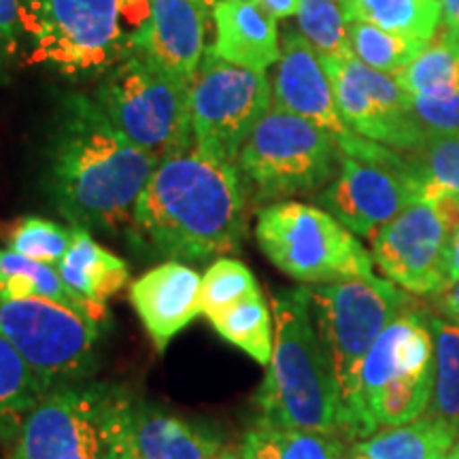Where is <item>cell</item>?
<instances>
[{
  "label": "cell",
  "instance_id": "cell-1",
  "mask_svg": "<svg viewBox=\"0 0 459 459\" xmlns=\"http://www.w3.org/2000/svg\"><path fill=\"white\" fill-rule=\"evenodd\" d=\"M160 160L130 143L83 94L62 100L48 153V189L73 226L119 232L134 220Z\"/></svg>",
  "mask_w": 459,
  "mask_h": 459
},
{
  "label": "cell",
  "instance_id": "cell-2",
  "mask_svg": "<svg viewBox=\"0 0 459 459\" xmlns=\"http://www.w3.org/2000/svg\"><path fill=\"white\" fill-rule=\"evenodd\" d=\"M245 209L247 189L237 164L192 145L156 166L132 226L153 254L206 260L240 249Z\"/></svg>",
  "mask_w": 459,
  "mask_h": 459
},
{
  "label": "cell",
  "instance_id": "cell-3",
  "mask_svg": "<svg viewBox=\"0 0 459 459\" xmlns=\"http://www.w3.org/2000/svg\"><path fill=\"white\" fill-rule=\"evenodd\" d=\"M274 347L254 406L257 426L349 438V417L315 328L308 287L273 296Z\"/></svg>",
  "mask_w": 459,
  "mask_h": 459
},
{
  "label": "cell",
  "instance_id": "cell-4",
  "mask_svg": "<svg viewBox=\"0 0 459 459\" xmlns=\"http://www.w3.org/2000/svg\"><path fill=\"white\" fill-rule=\"evenodd\" d=\"M152 0H22L30 65L65 74L108 73L141 54Z\"/></svg>",
  "mask_w": 459,
  "mask_h": 459
},
{
  "label": "cell",
  "instance_id": "cell-5",
  "mask_svg": "<svg viewBox=\"0 0 459 459\" xmlns=\"http://www.w3.org/2000/svg\"><path fill=\"white\" fill-rule=\"evenodd\" d=\"M136 404L113 383L51 389L26 417L11 459H130Z\"/></svg>",
  "mask_w": 459,
  "mask_h": 459
},
{
  "label": "cell",
  "instance_id": "cell-6",
  "mask_svg": "<svg viewBox=\"0 0 459 459\" xmlns=\"http://www.w3.org/2000/svg\"><path fill=\"white\" fill-rule=\"evenodd\" d=\"M308 300L347 409L349 440L359 443L377 429L361 404V366L381 332L412 304L409 291L372 274L308 287Z\"/></svg>",
  "mask_w": 459,
  "mask_h": 459
},
{
  "label": "cell",
  "instance_id": "cell-7",
  "mask_svg": "<svg viewBox=\"0 0 459 459\" xmlns=\"http://www.w3.org/2000/svg\"><path fill=\"white\" fill-rule=\"evenodd\" d=\"M255 240L281 273L304 285L372 277V255L321 206L283 200L257 213Z\"/></svg>",
  "mask_w": 459,
  "mask_h": 459
},
{
  "label": "cell",
  "instance_id": "cell-8",
  "mask_svg": "<svg viewBox=\"0 0 459 459\" xmlns=\"http://www.w3.org/2000/svg\"><path fill=\"white\" fill-rule=\"evenodd\" d=\"M94 100L130 143L162 160L194 145L189 88L134 54L107 73Z\"/></svg>",
  "mask_w": 459,
  "mask_h": 459
},
{
  "label": "cell",
  "instance_id": "cell-9",
  "mask_svg": "<svg viewBox=\"0 0 459 459\" xmlns=\"http://www.w3.org/2000/svg\"><path fill=\"white\" fill-rule=\"evenodd\" d=\"M338 162L341 147L328 130L273 107L240 147L237 169L257 198L281 200L328 186Z\"/></svg>",
  "mask_w": 459,
  "mask_h": 459
},
{
  "label": "cell",
  "instance_id": "cell-10",
  "mask_svg": "<svg viewBox=\"0 0 459 459\" xmlns=\"http://www.w3.org/2000/svg\"><path fill=\"white\" fill-rule=\"evenodd\" d=\"M102 328L107 325L48 298L0 300V334L45 392L83 383L96 370Z\"/></svg>",
  "mask_w": 459,
  "mask_h": 459
},
{
  "label": "cell",
  "instance_id": "cell-11",
  "mask_svg": "<svg viewBox=\"0 0 459 459\" xmlns=\"http://www.w3.org/2000/svg\"><path fill=\"white\" fill-rule=\"evenodd\" d=\"M338 147L341 169L319 194L321 209L355 237L372 240L385 223L421 198V179L412 160L355 132L338 141Z\"/></svg>",
  "mask_w": 459,
  "mask_h": 459
},
{
  "label": "cell",
  "instance_id": "cell-12",
  "mask_svg": "<svg viewBox=\"0 0 459 459\" xmlns=\"http://www.w3.org/2000/svg\"><path fill=\"white\" fill-rule=\"evenodd\" d=\"M273 108L266 71L230 65L206 49L189 85L194 145L237 164L240 147Z\"/></svg>",
  "mask_w": 459,
  "mask_h": 459
},
{
  "label": "cell",
  "instance_id": "cell-13",
  "mask_svg": "<svg viewBox=\"0 0 459 459\" xmlns=\"http://www.w3.org/2000/svg\"><path fill=\"white\" fill-rule=\"evenodd\" d=\"M459 226V196L419 198L372 237V262L404 291L436 296L446 285V255Z\"/></svg>",
  "mask_w": 459,
  "mask_h": 459
},
{
  "label": "cell",
  "instance_id": "cell-14",
  "mask_svg": "<svg viewBox=\"0 0 459 459\" xmlns=\"http://www.w3.org/2000/svg\"><path fill=\"white\" fill-rule=\"evenodd\" d=\"M338 113L347 128L395 152H417L429 132L419 122L411 94L394 74L366 66L353 54L321 56Z\"/></svg>",
  "mask_w": 459,
  "mask_h": 459
},
{
  "label": "cell",
  "instance_id": "cell-15",
  "mask_svg": "<svg viewBox=\"0 0 459 459\" xmlns=\"http://www.w3.org/2000/svg\"><path fill=\"white\" fill-rule=\"evenodd\" d=\"M273 107L328 130L336 141L353 134L338 113L334 90L321 56L302 32L285 34L273 83Z\"/></svg>",
  "mask_w": 459,
  "mask_h": 459
},
{
  "label": "cell",
  "instance_id": "cell-16",
  "mask_svg": "<svg viewBox=\"0 0 459 459\" xmlns=\"http://www.w3.org/2000/svg\"><path fill=\"white\" fill-rule=\"evenodd\" d=\"M200 287L203 277L181 262L160 264L130 285L132 307L160 353H164L172 338L203 315Z\"/></svg>",
  "mask_w": 459,
  "mask_h": 459
},
{
  "label": "cell",
  "instance_id": "cell-17",
  "mask_svg": "<svg viewBox=\"0 0 459 459\" xmlns=\"http://www.w3.org/2000/svg\"><path fill=\"white\" fill-rule=\"evenodd\" d=\"M206 13L198 0H152L141 56L189 88L206 51Z\"/></svg>",
  "mask_w": 459,
  "mask_h": 459
},
{
  "label": "cell",
  "instance_id": "cell-18",
  "mask_svg": "<svg viewBox=\"0 0 459 459\" xmlns=\"http://www.w3.org/2000/svg\"><path fill=\"white\" fill-rule=\"evenodd\" d=\"M215 43L211 51L230 65L268 71L281 57L277 20L251 0H220L213 11Z\"/></svg>",
  "mask_w": 459,
  "mask_h": 459
},
{
  "label": "cell",
  "instance_id": "cell-19",
  "mask_svg": "<svg viewBox=\"0 0 459 459\" xmlns=\"http://www.w3.org/2000/svg\"><path fill=\"white\" fill-rule=\"evenodd\" d=\"M56 268L71 294L77 296L100 324L107 325V300L119 294L128 283V264L96 243L90 230L73 226L71 247Z\"/></svg>",
  "mask_w": 459,
  "mask_h": 459
},
{
  "label": "cell",
  "instance_id": "cell-20",
  "mask_svg": "<svg viewBox=\"0 0 459 459\" xmlns=\"http://www.w3.org/2000/svg\"><path fill=\"white\" fill-rule=\"evenodd\" d=\"M226 449L221 434L152 404H136L132 423L134 459H213Z\"/></svg>",
  "mask_w": 459,
  "mask_h": 459
},
{
  "label": "cell",
  "instance_id": "cell-21",
  "mask_svg": "<svg viewBox=\"0 0 459 459\" xmlns=\"http://www.w3.org/2000/svg\"><path fill=\"white\" fill-rule=\"evenodd\" d=\"M459 438V428L428 411L415 421L392 426L359 440L353 453L364 459H443Z\"/></svg>",
  "mask_w": 459,
  "mask_h": 459
},
{
  "label": "cell",
  "instance_id": "cell-22",
  "mask_svg": "<svg viewBox=\"0 0 459 459\" xmlns=\"http://www.w3.org/2000/svg\"><path fill=\"white\" fill-rule=\"evenodd\" d=\"M344 22H364L402 37L432 41L443 24L438 0H338Z\"/></svg>",
  "mask_w": 459,
  "mask_h": 459
},
{
  "label": "cell",
  "instance_id": "cell-23",
  "mask_svg": "<svg viewBox=\"0 0 459 459\" xmlns=\"http://www.w3.org/2000/svg\"><path fill=\"white\" fill-rule=\"evenodd\" d=\"M45 394L30 366L0 334V443H15L26 417Z\"/></svg>",
  "mask_w": 459,
  "mask_h": 459
},
{
  "label": "cell",
  "instance_id": "cell-24",
  "mask_svg": "<svg viewBox=\"0 0 459 459\" xmlns=\"http://www.w3.org/2000/svg\"><path fill=\"white\" fill-rule=\"evenodd\" d=\"M240 459H344V445L334 434L255 426L238 446Z\"/></svg>",
  "mask_w": 459,
  "mask_h": 459
},
{
  "label": "cell",
  "instance_id": "cell-25",
  "mask_svg": "<svg viewBox=\"0 0 459 459\" xmlns=\"http://www.w3.org/2000/svg\"><path fill=\"white\" fill-rule=\"evenodd\" d=\"M24 298H48L99 321L77 296L71 294L56 266L28 260L9 249H0V300H24Z\"/></svg>",
  "mask_w": 459,
  "mask_h": 459
},
{
  "label": "cell",
  "instance_id": "cell-26",
  "mask_svg": "<svg viewBox=\"0 0 459 459\" xmlns=\"http://www.w3.org/2000/svg\"><path fill=\"white\" fill-rule=\"evenodd\" d=\"M206 319L223 341L245 351L257 364L268 366L274 347V319L262 294L245 298Z\"/></svg>",
  "mask_w": 459,
  "mask_h": 459
},
{
  "label": "cell",
  "instance_id": "cell-27",
  "mask_svg": "<svg viewBox=\"0 0 459 459\" xmlns=\"http://www.w3.org/2000/svg\"><path fill=\"white\" fill-rule=\"evenodd\" d=\"M434 341V398L429 411L459 428V325L428 315Z\"/></svg>",
  "mask_w": 459,
  "mask_h": 459
},
{
  "label": "cell",
  "instance_id": "cell-28",
  "mask_svg": "<svg viewBox=\"0 0 459 459\" xmlns=\"http://www.w3.org/2000/svg\"><path fill=\"white\" fill-rule=\"evenodd\" d=\"M347 39L351 54L359 62L387 74H395L404 66H409L429 43L387 32L383 28L364 24V22H349Z\"/></svg>",
  "mask_w": 459,
  "mask_h": 459
},
{
  "label": "cell",
  "instance_id": "cell-29",
  "mask_svg": "<svg viewBox=\"0 0 459 459\" xmlns=\"http://www.w3.org/2000/svg\"><path fill=\"white\" fill-rule=\"evenodd\" d=\"M0 240L17 255L57 266L71 247L73 228L37 215H26L0 230Z\"/></svg>",
  "mask_w": 459,
  "mask_h": 459
},
{
  "label": "cell",
  "instance_id": "cell-30",
  "mask_svg": "<svg viewBox=\"0 0 459 459\" xmlns=\"http://www.w3.org/2000/svg\"><path fill=\"white\" fill-rule=\"evenodd\" d=\"M411 160L421 179V198L459 196V134H429Z\"/></svg>",
  "mask_w": 459,
  "mask_h": 459
},
{
  "label": "cell",
  "instance_id": "cell-31",
  "mask_svg": "<svg viewBox=\"0 0 459 459\" xmlns=\"http://www.w3.org/2000/svg\"><path fill=\"white\" fill-rule=\"evenodd\" d=\"M394 77L411 96L451 88L459 83V57L453 54L445 34L436 32L426 49Z\"/></svg>",
  "mask_w": 459,
  "mask_h": 459
},
{
  "label": "cell",
  "instance_id": "cell-32",
  "mask_svg": "<svg viewBox=\"0 0 459 459\" xmlns=\"http://www.w3.org/2000/svg\"><path fill=\"white\" fill-rule=\"evenodd\" d=\"M262 290L257 285L254 273L243 262L232 257H221L211 264L203 277L200 287V308L204 317L226 311L245 298L260 296Z\"/></svg>",
  "mask_w": 459,
  "mask_h": 459
},
{
  "label": "cell",
  "instance_id": "cell-33",
  "mask_svg": "<svg viewBox=\"0 0 459 459\" xmlns=\"http://www.w3.org/2000/svg\"><path fill=\"white\" fill-rule=\"evenodd\" d=\"M298 28L319 56L351 54L338 0H300L298 3Z\"/></svg>",
  "mask_w": 459,
  "mask_h": 459
},
{
  "label": "cell",
  "instance_id": "cell-34",
  "mask_svg": "<svg viewBox=\"0 0 459 459\" xmlns=\"http://www.w3.org/2000/svg\"><path fill=\"white\" fill-rule=\"evenodd\" d=\"M411 99L419 122L429 134H459V83Z\"/></svg>",
  "mask_w": 459,
  "mask_h": 459
},
{
  "label": "cell",
  "instance_id": "cell-35",
  "mask_svg": "<svg viewBox=\"0 0 459 459\" xmlns=\"http://www.w3.org/2000/svg\"><path fill=\"white\" fill-rule=\"evenodd\" d=\"M22 49V0H0V71Z\"/></svg>",
  "mask_w": 459,
  "mask_h": 459
},
{
  "label": "cell",
  "instance_id": "cell-36",
  "mask_svg": "<svg viewBox=\"0 0 459 459\" xmlns=\"http://www.w3.org/2000/svg\"><path fill=\"white\" fill-rule=\"evenodd\" d=\"M432 298H434V304H436V308L440 311V315L459 325V281L457 283L445 285L443 290H440L438 294Z\"/></svg>",
  "mask_w": 459,
  "mask_h": 459
},
{
  "label": "cell",
  "instance_id": "cell-37",
  "mask_svg": "<svg viewBox=\"0 0 459 459\" xmlns=\"http://www.w3.org/2000/svg\"><path fill=\"white\" fill-rule=\"evenodd\" d=\"M251 3L257 4L264 13L273 15L274 20H287L296 15L300 0H251Z\"/></svg>",
  "mask_w": 459,
  "mask_h": 459
},
{
  "label": "cell",
  "instance_id": "cell-38",
  "mask_svg": "<svg viewBox=\"0 0 459 459\" xmlns=\"http://www.w3.org/2000/svg\"><path fill=\"white\" fill-rule=\"evenodd\" d=\"M459 281V226L453 232L449 243V255H446V285Z\"/></svg>",
  "mask_w": 459,
  "mask_h": 459
},
{
  "label": "cell",
  "instance_id": "cell-39",
  "mask_svg": "<svg viewBox=\"0 0 459 459\" xmlns=\"http://www.w3.org/2000/svg\"><path fill=\"white\" fill-rule=\"evenodd\" d=\"M440 9H443V28L459 24V0H440Z\"/></svg>",
  "mask_w": 459,
  "mask_h": 459
},
{
  "label": "cell",
  "instance_id": "cell-40",
  "mask_svg": "<svg viewBox=\"0 0 459 459\" xmlns=\"http://www.w3.org/2000/svg\"><path fill=\"white\" fill-rule=\"evenodd\" d=\"M443 34H445L446 43H449V48L453 49V54L459 57V24L451 26V28H443Z\"/></svg>",
  "mask_w": 459,
  "mask_h": 459
},
{
  "label": "cell",
  "instance_id": "cell-41",
  "mask_svg": "<svg viewBox=\"0 0 459 459\" xmlns=\"http://www.w3.org/2000/svg\"><path fill=\"white\" fill-rule=\"evenodd\" d=\"M213 459H240V453L234 451V449H230V446H226V449H223L220 455L213 457Z\"/></svg>",
  "mask_w": 459,
  "mask_h": 459
},
{
  "label": "cell",
  "instance_id": "cell-42",
  "mask_svg": "<svg viewBox=\"0 0 459 459\" xmlns=\"http://www.w3.org/2000/svg\"><path fill=\"white\" fill-rule=\"evenodd\" d=\"M443 459H459V438H457V443L451 446L449 453H446V455H445Z\"/></svg>",
  "mask_w": 459,
  "mask_h": 459
},
{
  "label": "cell",
  "instance_id": "cell-43",
  "mask_svg": "<svg viewBox=\"0 0 459 459\" xmlns=\"http://www.w3.org/2000/svg\"><path fill=\"white\" fill-rule=\"evenodd\" d=\"M198 3L203 4V7L211 13V11H213V7H215L217 3H220V0H198Z\"/></svg>",
  "mask_w": 459,
  "mask_h": 459
},
{
  "label": "cell",
  "instance_id": "cell-44",
  "mask_svg": "<svg viewBox=\"0 0 459 459\" xmlns=\"http://www.w3.org/2000/svg\"><path fill=\"white\" fill-rule=\"evenodd\" d=\"M347 459H364V457L358 455V453H353V455H351V457H347Z\"/></svg>",
  "mask_w": 459,
  "mask_h": 459
},
{
  "label": "cell",
  "instance_id": "cell-45",
  "mask_svg": "<svg viewBox=\"0 0 459 459\" xmlns=\"http://www.w3.org/2000/svg\"><path fill=\"white\" fill-rule=\"evenodd\" d=\"M438 3H440V0H438Z\"/></svg>",
  "mask_w": 459,
  "mask_h": 459
}]
</instances>
